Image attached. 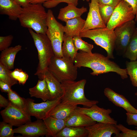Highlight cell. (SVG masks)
I'll list each match as a JSON object with an SVG mask.
<instances>
[{"label": "cell", "mask_w": 137, "mask_h": 137, "mask_svg": "<svg viewBox=\"0 0 137 137\" xmlns=\"http://www.w3.org/2000/svg\"><path fill=\"white\" fill-rule=\"evenodd\" d=\"M73 62L78 68L83 67L91 68L92 71L91 74L93 76L112 72L116 73L123 79L128 77L126 68H121L107 56L98 53L89 54L80 50L77 54Z\"/></svg>", "instance_id": "1"}, {"label": "cell", "mask_w": 137, "mask_h": 137, "mask_svg": "<svg viewBox=\"0 0 137 137\" xmlns=\"http://www.w3.org/2000/svg\"><path fill=\"white\" fill-rule=\"evenodd\" d=\"M47 16L42 4H30L22 7L18 19L22 27L31 29L37 33L46 34Z\"/></svg>", "instance_id": "2"}, {"label": "cell", "mask_w": 137, "mask_h": 137, "mask_svg": "<svg viewBox=\"0 0 137 137\" xmlns=\"http://www.w3.org/2000/svg\"><path fill=\"white\" fill-rule=\"evenodd\" d=\"M86 79L80 80H65L61 82L63 94L61 102L70 104L82 105L88 107L99 102L98 101L91 100L85 96L84 88Z\"/></svg>", "instance_id": "3"}, {"label": "cell", "mask_w": 137, "mask_h": 137, "mask_svg": "<svg viewBox=\"0 0 137 137\" xmlns=\"http://www.w3.org/2000/svg\"><path fill=\"white\" fill-rule=\"evenodd\" d=\"M28 30L38 52L39 62L35 75L39 77L47 70L54 54L50 41L46 34L37 33L30 29Z\"/></svg>", "instance_id": "4"}, {"label": "cell", "mask_w": 137, "mask_h": 137, "mask_svg": "<svg viewBox=\"0 0 137 137\" xmlns=\"http://www.w3.org/2000/svg\"><path fill=\"white\" fill-rule=\"evenodd\" d=\"M77 68L71 58L54 55L50 60L47 70L61 82L65 80H75L77 77Z\"/></svg>", "instance_id": "5"}, {"label": "cell", "mask_w": 137, "mask_h": 137, "mask_svg": "<svg viewBox=\"0 0 137 137\" xmlns=\"http://www.w3.org/2000/svg\"><path fill=\"white\" fill-rule=\"evenodd\" d=\"M79 36L81 38L92 40L96 45L105 49L107 57L109 59L114 58L113 53L115 39L114 29L106 27L95 28L81 32Z\"/></svg>", "instance_id": "6"}, {"label": "cell", "mask_w": 137, "mask_h": 137, "mask_svg": "<svg viewBox=\"0 0 137 137\" xmlns=\"http://www.w3.org/2000/svg\"><path fill=\"white\" fill-rule=\"evenodd\" d=\"M47 13V28L46 34L51 42L54 55L62 57V47L64 34V26L57 20L51 10H48Z\"/></svg>", "instance_id": "7"}, {"label": "cell", "mask_w": 137, "mask_h": 137, "mask_svg": "<svg viewBox=\"0 0 137 137\" xmlns=\"http://www.w3.org/2000/svg\"><path fill=\"white\" fill-rule=\"evenodd\" d=\"M136 28V22L133 20L115 28L114 49L117 55H124Z\"/></svg>", "instance_id": "8"}, {"label": "cell", "mask_w": 137, "mask_h": 137, "mask_svg": "<svg viewBox=\"0 0 137 137\" xmlns=\"http://www.w3.org/2000/svg\"><path fill=\"white\" fill-rule=\"evenodd\" d=\"M135 18L132 9L130 5L124 0H122L115 7L111 18L106 25L109 29H114Z\"/></svg>", "instance_id": "9"}, {"label": "cell", "mask_w": 137, "mask_h": 137, "mask_svg": "<svg viewBox=\"0 0 137 137\" xmlns=\"http://www.w3.org/2000/svg\"><path fill=\"white\" fill-rule=\"evenodd\" d=\"M34 101L32 99H26L25 110L30 116L43 120L49 116L53 109L61 101V98L53 100H48L39 103Z\"/></svg>", "instance_id": "10"}, {"label": "cell", "mask_w": 137, "mask_h": 137, "mask_svg": "<svg viewBox=\"0 0 137 137\" xmlns=\"http://www.w3.org/2000/svg\"><path fill=\"white\" fill-rule=\"evenodd\" d=\"M0 113L3 121L13 126L18 127L31 121V116L25 110L14 106L10 102Z\"/></svg>", "instance_id": "11"}, {"label": "cell", "mask_w": 137, "mask_h": 137, "mask_svg": "<svg viewBox=\"0 0 137 137\" xmlns=\"http://www.w3.org/2000/svg\"><path fill=\"white\" fill-rule=\"evenodd\" d=\"M76 110L88 115L93 120L97 122L109 123L115 125L117 124V121L110 116V114L112 112L111 109L100 108L96 104L88 108L77 107Z\"/></svg>", "instance_id": "12"}, {"label": "cell", "mask_w": 137, "mask_h": 137, "mask_svg": "<svg viewBox=\"0 0 137 137\" xmlns=\"http://www.w3.org/2000/svg\"><path fill=\"white\" fill-rule=\"evenodd\" d=\"M13 132L25 137L43 136L45 135L47 132L43 120L39 119L34 122H29L19 126L14 129Z\"/></svg>", "instance_id": "13"}, {"label": "cell", "mask_w": 137, "mask_h": 137, "mask_svg": "<svg viewBox=\"0 0 137 137\" xmlns=\"http://www.w3.org/2000/svg\"><path fill=\"white\" fill-rule=\"evenodd\" d=\"M89 4V11L81 32L95 28L106 27V25L101 17L97 0H91Z\"/></svg>", "instance_id": "14"}, {"label": "cell", "mask_w": 137, "mask_h": 137, "mask_svg": "<svg viewBox=\"0 0 137 137\" xmlns=\"http://www.w3.org/2000/svg\"><path fill=\"white\" fill-rule=\"evenodd\" d=\"M85 127L88 133V137H111L120 131L115 125L102 122L96 123Z\"/></svg>", "instance_id": "15"}, {"label": "cell", "mask_w": 137, "mask_h": 137, "mask_svg": "<svg viewBox=\"0 0 137 137\" xmlns=\"http://www.w3.org/2000/svg\"><path fill=\"white\" fill-rule=\"evenodd\" d=\"M38 78L41 80L45 79L50 93V100L61 98L63 92L61 82L52 73L47 70Z\"/></svg>", "instance_id": "16"}, {"label": "cell", "mask_w": 137, "mask_h": 137, "mask_svg": "<svg viewBox=\"0 0 137 137\" xmlns=\"http://www.w3.org/2000/svg\"><path fill=\"white\" fill-rule=\"evenodd\" d=\"M104 93L109 100L115 106L123 108L127 113H137V110L131 105L123 95L115 92L108 88L105 89Z\"/></svg>", "instance_id": "17"}, {"label": "cell", "mask_w": 137, "mask_h": 137, "mask_svg": "<svg viewBox=\"0 0 137 137\" xmlns=\"http://www.w3.org/2000/svg\"><path fill=\"white\" fill-rule=\"evenodd\" d=\"M22 9L14 0H0V14L7 15L11 20L18 19Z\"/></svg>", "instance_id": "18"}, {"label": "cell", "mask_w": 137, "mask_h": 137, "mask_svg": "<svg viewBox=\"0 0 137 137\" xmlns=\"http://www.w3.org/2000/svg\"><path fill=\"white\" fill-rule=\"evenodd\" d=\"M46 130L45 136L56 137L57 134L66 127V121L48 116L43 120Z\"/></svg>", "instance_id": "19"}, {"label": "cell", "mask_w": 137, "mask_h": 137, "mask_svg": "<svg viewBox=\"0 0 137 137\" xmlns=\"http://www.w3.org/2000/svg\"><path fill=\"white\" fill-rule=\"evenodd\" d=\"M87 11V8L84 6L79 8L73 4H69L66 6L60 9L57 18L65 22L68 20L81 17Z\"/></svg>", "instance_id": "20"}, {"label": "cell", "mask_w": 137, "mask_h": 137, "mask_svg": "<svg viewBox=\"0 0 137 137\" xmlns=\"http://www.w3.org/2000/svg\"><path fill=\"white\" fill-rule=\"evenodd\" d=\"M96 122L88 115L76 110L66 121V126L86 127L91 126Z\"/></svg>", "instance_id": "21"}, {"label": "cell", "mask_w": 137, "mask_h": 137, "mask_svg": "<svg viewBox=\"0 0 137 137\" xmlns=\"http://www.w3.org/2000/svg\"><path fill=\"white\" fill-rule=\"evenodd\" d=\"M77 107V105L61 102L53 109L49 115L66 121L72 115Z\"/></svg>", "instance_id": "22"}, {"label": "cell", "mask_w": 137, "mask_h": 137, "mask_svg": "<svg viewBox=\"0 0 137 137\" xmlns=\"http://www.w3.org/2000/svg\"><path fill=\"white\" fill-rule=\"evenodd\" d=\"M22 46L19 45L9 47L1 51L0 63L11 70L14 68V62L16 55L22 50Z\"/></svg>", "instance_id": "23"}, {"label": "cell", "mask_w": 137, "mask_h": 137, "mask_svg": "<svg viewBox=\"0 0 137 137\" xmlns=\"http://www.w3.org/2000/svg\"><path fill=\"white\" fill-rule=\"evenodd\" d=\"M85 20L81 17L75 18L67 20L64 26V34L74 37L79 36L85 23Z\"/></svg>", "instance_id": "24"}, {"label": "cell", "mask_w": 137, "mask_h": 137, "mask_svg": "<svg viewBox=\"0 0 137 137\" xmlns=\"http://www.w3.org/2000/svg\"><path fill=\"white\" fill-rule=\"evenodd\" d=\"M31 97L40 98L44 101L50 100V95L46 82L44 78L39 79L36 85L29 89Z\"/></svg>", "instance_id": "25"}, {"label": "cell", "mask_w": 137, "mask_h": 137, "mask_svg": "<svg viewBox=\"0 0 137 137\" xmlns=\"http://www.w3.org/2000/svg\"><path fill=\"white\" fill-rule=\"evenodd\" d=\"M88 133L85 127L66 126L56 137H88Z\"/></svg>", "instance_id": "26"}, {"label": "cell", "mask_w": 137, "mask_h": 137, "mask_svg": "<svg viewBox=\"0 0 137 137\" xmlns=\"http://www.w3.org/2000/svg\"><path fill=\"white\" fill-rule=\"evenodd\" d=\"M63 42L62 47L63 56L70 58L73 61L78 52L74 44L73 37L64 34Z\"/></svg>", "instance_id": "27"}, {"label": "cell", "mask_w": 137, "mask_h": 137, "mask_svg": "<svg viewBox=\"0 0 137 137\" xmlns=\"http://www.w3.org/2000/svg\"><path fill=\"white\" fill-rule=\"evenodd\" d=\"M123 56L130 60V61L137 60V27Z\"/></svg>", "instance_id": "28"}, {"label": "cell", "mask_w": 137, "mask_h": 137, "mask_svg": "<svg viewBox=\"0 0 137 137\" xmlns=\"http://www.w3.org/2000/svg\"><path fill=\"white\" fill-rule=\"evenodd\" d=\"M126 65L127 73L129 76L132 85L137 87V60L127 61Z\"/></svg>", "instance_id": "29"}, {"label": "cell", "mask_w": 137, "mask_h": 137, "mask_svg": "<svg viewBox=\"0 0 137 137\" xmlns=\"http://www.w3.org/2000/svg\"><path fill=\"white\" fill-rule=\"evenodd\" d=\"M11 71L0 63V80L8 84L11 87L18 82L11 76Z\"/></svg>", "instance_id": "30"}, {"label": "cell", "mask_w": 137, "mask_h": 137, "mask_svg": "<svg viewBox=\"0 0 137 137\" xmlns=\"http://www.w3.org/2000/svg\"><path fill=\"white\" fill-rule=\"evenodd\" d=\"M73 41L77 51L80 50L89 54L92 53L93 45L83 41L80 36L73 37Z\"/></svg>", "instance_id": "31"}, {"label": "cell", "mask_w": 137, "mask_h": 137, "mask_svg": "<svg viewBox=\"0 0 137 137\" xmlns=\"http://www.w3.org/2000/svg\"><path fill=\"white\" fill-rule=\"evenodd\" d=\"M7 95L9 100L12 105L25 110L26 99L21 97L12 89L8 93Z\"/></svg>", "instance_id": "32"}, {"label": "cell", "mask_w": 137, "mask_h": 137, "mask_svg": "<svg viewBox=\"0 0 137 137\" xmlns=\"http://www.w3.org/2000/svg\"><path fill=\"white\" fill-rule=\"evenodd\" d=\"M98 6L101 19L106 25L111 18L115 7L108 5L99 4Z\"/></svg>", "instance_id": "33"}, {"label": "cell", "mask_w": 137, "mask_h": 137, "mask_svg": "<svg viewBox=\"0 0 137 137\" xmlns=\"http://www.w3.org/2000/svg\"><path fill=\"white\" fill-rule=\"evenodd\" d=\"M115 125L121 132L115 134L114 137H137V130L129 129L121 124Z\"/></svg>", "instance_id": "34"}, {"label": "cell", "mask_w": 137, "mask_h": 137, "mask_svg": "<svg viewBox=\"0 0 137 137\" xmlns=\"http://www.w3.org/2000/svg\"><path fill=\"white\" fill-rule=\"evenodd\" d=\"M13 126L4 121L0 122V137H13Z\"/></svg>", "instance_id": "35"}, {"label": "cell", "mask_w": 137, "mask_h": 137, "mask_svg": "<svg viewBox=\"0 0 137 137\" xmlns=\"http://www.w3.org/2000/svg\"><path fill=\"white\" fill-rule=\"evenodd\" d=\"M11 75L19 84L23 85L25 83L28 77V75L26 72L21 69L18 68H16L11 71Z\"/></svg>", "instance_id": "36"}, {"label": "cell", "mask_w": 137, "mask_h": 137, "mask_svg": "<svg viewBox=\"0 0 137 137\" xmlns=\"http://www.w3.org/2000/svg\"><path fill=\"white\" fill-rule=\"evenodd\" d=\"M78 0H52L43 3V6L46 8H51L55 7L59 4L65 3L68 4H73L77 6L78 4Z\"/></svg>", "instance_id": "37"}, {"label": "cell", "mask_w": 137, "mask_h": 137, "mask_svg": "<svg viewBox=\"0 0 137 137\" xmlns=\"http://www.w3.org/2000/svg\"><path fill=\"white\" fill-rule=\"evenodd\" d=\"M13 38L12 35L0 37V51L2 50L9 47L11 44Z\"/></svg>", "instance_id": "38"}, {"label": "cell", "mask_w": 137, "mask_h": 137, "mask_svg": "<svg viewBox=\"0 0 137 137\" xmlns=\"http://www.w3.org/2000/svg\"><path fill=\"white\" fill-rule=\"evenodd\" d=\"M126 122L129 125L137 126V113H132L127 112Z\"/></svg>", "instance_id": "39"}, {"label": "cell", "mask_w": 137, "mask_h": 137, "mask_svg": "<svg viewBox=\"0 0 137 137\" xmlns=\"http://www.w3.org/2000/svg\"><path fill=\"white\" fill-rule=\"evenodd\" d=\"M122 0H97L100 4L106 5L115 7Z\"/></svg>", "instance_id": "40"}, {"label": "cell", "mask_w": 137, "mask_h": 137, "mask_svg": "<svg viewBox=\"0 0 137 137\" xmlns=\"http://www.w3.org/2000/svg\"><path fill=\"white\" fill-rule=\"evenodd\" d=\"M132 7L133 12L135 15V21L137 22V0H124Z\"/></svg>", "instance_id": "41"}, {"label": "cell", "mask_w": 137, "mask_h": 137, "mask_svg": "<svg viewBox=\"0 0 137 137\" xmlns=\"http://www.w3.org/2000/svg\"><path fill=\"white\" fill-rule=\"evenodd\" d=\"M0 89L2 92L8 93L12 89L7 83L0 80Z\"/></svg>", "instance_id": "42"}, {"label": "cell", "mask_w": 137, "mask_h": 137, "mask_svg": "<svg viewBox=\"0 0 137 137\" xmlns=\"http://www.w3.org/2000/svg\"><path fill=\"white\" fill-rule=\"evenodd\" d=\"M10 102L9 100L2 95L0 94V107L6 108L10 104Z\"/></svg>", "instance_id": "43"}, {"label": "cell", "mask_w": 137, "mask_h": 137, "mask_svg": "<svg viewBox=\"0 0 137 137\" xmlns=\"http://www.w3.org/2000/svg\"><path fill=\"white\" fill-rule=\"evenodd\" d=\"M15 2L22 7L24 8L29 5L30 0H14Z\"/></svg>", "instance_id": "44"}, {"label": "cell", "mask_w": 137, "mask_h": 137, "mask_svg": "<svg viewBox=\"0 0 137 137\" xmlns=\"http://www.w3.org/2000/svg\"><path fill=\"white\" fill-rule=\"evenodd\" d=\"M52 0H30V3L31 4H43L45 2Z\"/></svg>", "instance_id": "45"}, {"label": "cell", "mask_w": 137, "mask_h": 137, "mask_svg": "<svg viewBox=\"0 0 137 137\" xmlns=\"http://www.w3.org/2000/svg\"><path fill=\"white\" fill-rule=\"evenodd\" d=\"M135 96H137V92H136L135 93Z\"/></svg>", "instance_id": "46"}, {"label": "cell", "mask_w": 137, "mask_h": 137, "mask_svg": "<svg viewBox=\"0 0 137 137\" xmlns=\"http://www.w3.org/2000/svg\"><path fill=\"white\" fill-rule=\"evenodd\" d=\"M86 1L87 2H89V1L90 0H86Z\"/></svg>", "instance_id": "47"}]
</instances>
